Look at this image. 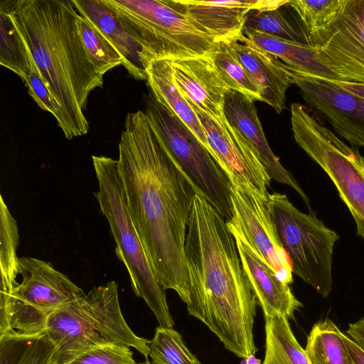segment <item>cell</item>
<instances>
[{
    "mask_svg": "<svg viewBox=\"0 0 364 364\" xmlns=\"http://www.w3.org/2000/svg\"><path fill=\"white\" fill-rule=\"evenodd\" d=\"M347 336L364 350V317L348 325Z\"/></svg>",
    "mask_w": 364,
    "mask_h": 364,
    "instance_id": "cell-35",
    "label": "cell"
},
{
    "mask_svg": "<svg viewBox=\"0 0 364 364\" xmlns=\"http://www.w3.org/2000/svg\"><path fill=\"white\" fill-rule=\"evenodd\" d=\"M147 83L154 99L177 116L210 153L203 127L196 114L177 87L168 59L151 60L146 68Z\"/></svg>",
    "mask_w": 364,
    "mask_h": 364,
    "instance_id": "cell-21",
    "label": "cell"
},
{
    "mask_svg": "<svg viewBox=\"0 0 364 364\" xmlns=\"http://www.w3.org/2000/svg\"><path fill=\"white\" fill-rule=\"evenodd\" d=\"M18 262L22 281L13 290L0 336L45 333L51 314L85 295L80 287L48 262L23 257Z\"/></svg>",
    "mask_w": 364,
    "mask_h": 364,
    "instance_id": "cell-10",
    "label": "cell"
},
{
    "mask_svg": "<svg viewBox=\"0 0 364 364\" xmlns=\"http://www.w3.org/2000/svg\"><path fill=\"white\" fill-rule=\"evenodd\" d=\"M185 254L188 313L237 357L255 355V296L226 220L198 193L189 218Z\"/></svg>",
    "mask_w": 364,
    "mask_h": 364,
    "instance_id": "cell-2",
    "label": "cell"
},
{
    "mask_svg": "<svg viewBox=\"0 0 364 364\" xmlns=\"http://www.w3.org/2000/svg\"><path fill=\"white\" fill-rule=\"evenodd\" d=\"M231 232L235 237L242 267L264 318L276 315L283 316L288 319L293 318L294 312L303 305L294 296L289 284L277 278L269 264L239 234Z\"/></svg>",
    "mask_w": 364,
    "mask_h": 364,
    "instance_id": "cell-19",
    "label": "cell"
},
{
    "mask_svg": "<svg viewBox=\"0 0 364 364\" xmlns=\"http://www.w3.org/2000/svg\"><path fill=\"white\" fill-rule=\"evenodd\" d=\"M0 63L24 81L31 67V55L12 19L6 1H0Z\"/></svg>",
    "mask_w": 364,
    "mask_h": 364,
    "instance_id": "cell-28",
    "label": "cell"
},
{
    "mask_svg": "<svg viewBox=\"0 0 364 364\" xmlns=\"http://www.w3.org/2000/svg\"><path fill=\"white\" fill-rule=\"evenodd\" d=\"M346 341L351 359V364H364V350L352 341L347 335Z\"/></svg>",
    "mask_w": 364,
    "mask_h": 364,
    "instance_id": "cell-36",
    "label": "cell"
},
{
    "mask_svg": "<svg viewBox=\"0 0 364 364\" xmlns=\"http://www.w3.org/2000/svg\"><path fill=\"white\" fill-rule=\"evenodd\" d=\"M242 33L255 46L291 68L314 77L338 80L322 63L314 46L277 38L254 30L243 29Z\"/></svg>",
    "mask_w": 364,
    "mask_h": 364,
    "instance_id": "cell-22",
    "label": "cell"
},
{
    "mask_svg": "<svg viewBox=\"0 0 364 364\" xmlns=\"http://www.w3.org/2000/svg\"><path fill=\"white\" fill-rule=\"evenodd\" d=\"M245 364H261V361L255 357V355L248 356L245 359Z\"/></svg>",
    "mask_w": 364,
    "mask_h": 364,
    "instance_id": "cell-38",
    "label": "cell"
},
{
    "mask_svg": "<svg viewBox=\"0 0 364 364\" xmlns=\"http://www.w3.org/2000/svg\"><path fill=\"white\" fill-rule=\"evenodd\" d=\"M192 23L215 42L242 35L249 11L278 7L287 1L176 0Z\"/></svg>",
    "mask_w": 364,
    "mask_h": 364,
    "instance_id": "cell-16",
    "label": "cell"
},
{
    "mask_svg": "<svg viewBox=\"0 0 364 364\" xmlns=\"http://www.w3.org/2000/svg\"><path fill=\"white\" fill-rule=\"evenodd\" d=\"M262 364H311L295 338L288 318L283 316L265 318V354Z\"/></svg>",
    "mask_w": 364,
    "mask_h": 364,
    "instance_id": "cell-26",
    "label": "cell"
},
{
    "mask_svg": "<svg viewBox=\"0 0 364 364\" xmlns=\"http://www.w3.org/2000/svg\"><path fill=\"white\" fill-rule=\"evenodd\" d=\"M257 89L262 102L279 114L285 108L286 92L292 83L289 67L252 43L243 33L225 41Z\"/></svg>",
    "mask_w": 364,
    "mask_h": 364,
    "instance_id": "cell-15",
    "label": "cell"
},
{
    "mask_svg": "<svg viewBox=\"0 0 364 364\" xmlns=\"http://www.w3.org/2000/svg\"><path fill=\"white\" fill-rule=\"evenodd\" d=\"M46 332L56 346L55 364H67L88 350L110 344L132 347L146 360L149 355V341L136 335L123 316L114 281L93 287L55 311Z\"/></svg>",
    "mask_w": 364,
    "mask_h": 364,
    "instance_id": "cell-4",
    "label": "cell"
},
{
    "mask_svg": "<svg viewBox=\"0 0 364 364\" xmlns=\"http://www.w3.org/2000/svg\"><path fill=\"white\" fill-rule=\"evenodd\" d=\"M344 3L345 0L289 1L309 39L335 20Z\"/></svg>",
    "mask_w": 364,
    "mask_h": 364,
    "instance_id": "cell-31",
    "label": "cell"
},
{
    "mask_svg": "<svg viewBox=\"0 0 364 364\" xmlns=\"http://www.w3.org/2000/svg\"><path fill=\"white\" fill-rule=\"evenodd\" d=\"M291 122L296 142L333 182L364 240V157L302 104L291 105Z\"/></svg>",
    "mask_w": 364,
    "mask_h": 364,
    "instance_id": "cell-7",
    "label": "cell"
},
{
    "mask_svg": "<svg viewBox=\"0 0 364 364\" xmlns=\"http://www.w3.org/2000/svg\"><path fill=\"white\" fill-rule=\"evenodd\" d=\"M138 364H152L149 360H146L144 362L139 363Z\"/></svg>",
    "mask_w": 364,
    "mask_h": 364,
    "instance_id": "cell-39",
    "label": "cell"
},
{
    "mask_svg": "<svg viewBox=\"0 0 364 364\" xmlns=\"http://www.w3.org/2000/svg\"><path fill=\"white\" fill-rule=\"evenodd\" d=\"M331 80L341 89L364 99V82H353L336 80Z\"/></svg>",
    "mask_w": 364,
    "mask_h": 364,
    "instance_id": "cell-37",
    "label": "cell"
},
{
    "mask_svg": "<svg viewBox=\"0 0 364 364\" xmlns=\"http://www.w3.org/2000/svg\"><path fill=\"white\" fill-rule=\"evenodd\" d=\"M98 181L96 198L107 218L116 242V255L126 266L132 287L144 300L159 326L173 328L164 290L157 282L129 214L118 161L104 156H92Z\"/></svg>",
    "mask_w": 364,
    "mask_h": 364,
    "instance_id": "cell-5",
    "label": "cell"
},
{
    "mask_svg": "<svg viewBox=\"0 0 364 364\" xmlns=\"http://www.w3.org/2000/svg\"><path fill=\"white\" fill-rule=\"evenodd\" d=\"M67 364H138L127 346L110 344L88 350Z\"/></svg>",
    "mask_w": 364,
    "mask_h": 364,
    "instance_id": "cell-34",
    "label": "cell"
},
{
    "mask_svg": "<svg viewBox=\"0 0 364 364\" xmlns=\"http://www.w3.org/2000/svg\"><path fill=\"white\" fill-rule=\"evenodd\" d=\"M134 33L149 65L155 59L207 55L215 43L200 31L176 0H102Z\"/></svg>",
    "mask_w": 364,
    "mask_h": 364,
    "instance_id": "cell-6",
    "label": "cell"
},
{
    "mask_svg": "<svg viewBox=\"0 0 364 364\" xmlns=\"http://www.w3.org/2000/svg\"><path fill=\"white\" fill-rule=\"evenodd\" d=\"M243 29L254 30L271 36L310 45L309 37L289 4L278 7L252 9L245 16Z\"/></svg>",
    "mask_w": 364,
    "mask_h": 364,
    "instance_id": "cell-24",
    "label": "cell"
},
{
    "mask_svg": "<svg viewBox=\"0 0 364 364\" xmlns=\"http://www.w3.org/2000/svg\"><path fill=\"white\" fill-rule=\"evenodd\" d=\"M346 336L328 318L316 323L304 349L311 364H351Z\"/></svg>",
    "mask_w": 364,
    "mask_h": 364,
    "instance_id": "cell-27",
    "label": "cell"
},
{
    "mask_svg": "<svg viewBox=\"0 0 364 364\" xmlns=\"http://www.w3.org/2000/svg\"><path fill=\"white\" fill-rule=\"evenodd\" d=\"M31 65L29 73L23 81L28 88V95L41 109L49 112L55 117L58 125L63 132L65 122L63 109L45 85L33 58L31 59Z\"/></svg>",
    "mask_w": 364,
    "mask_h": 364,
    "instance_id": "cell-33",
    "label": "cell"
},
{
    "mask_svg": "<svg viewBox=\"0 0 364 364\" xmlns=\"http://www.w3.org/2000/svg\"><path fill=\"white\" fill-rule=\"evenodd\" d=\"M18 231L16 221L0 196V320L8 315L11 294L17 285L19 257L17 256Z\"/></svg>",
    "mask_w": 364,
    "mask_h": 364,
    "instance_id": "cell-23",
    "label": "cell"
},
{
    "mask_svg": "<svg viewBox=\"0 0 364 364\" xmlns=\"http://www.w3.org/2000/svg\"><path fill=\"white\" fill-rule=\"evenodd\" d=\"M309 41L338 80L364 82V0H345L335 20Z\"/></svg>",
    "mask_w": 364,
    "mask_h": 364,
    "instance_id": "cell-13",
    "label": "cell"
},
{
    "mask_svg": "<svg viewBox=\"0 0 364 364\" xmlns=\"http://www.w3.org/2000/svg\"><path fill=\"white\" fill-rule=\"evenodd\" d=\"M118 170L133 224L155 277L186 304L185 245L198 188L152 130L144 111L128 113Z\"/></svg>",
    "mask_w": 364,
    "mask_h": 364,
    "instance_id": "cell-1",
    "label": "cell"
},
{
    "mask_svg": "<svg viewBox=\"0 0 364 364\" xmlns=\"http://www.w3.org/2000/svg\"><path fill=\"white\" fill-rule=\"evenodd\" d=\"M255 101L245 95L228 89L224 112L229 123L236 128L257 154L271 179L291 186L309 206V199L292 174L280 163L266 139Z\"/></svg>",
    "mask_w": 364,
    "mask_h": 364,
    "instance_id": "cell-17",
    "label": "cell"
},
{
    "mask_svg": "<svg viewBox=\"0 0 364 364\" xmlns=\"http://www.w3.org/2000/svg\"><path fill=\"white\" fill-rule=\"evenodd\" d=\"M208 55L228 89L237 91L254 101H262L257 89L226 41L215 42Z\"/></svg>",
    "mask_w": 364,
    "mask_h": 364,
    "instance_id": "cell-29",
    "label": "cell"
},
{
    "mask_svg": "<svg viewBox=\"0 0 364 364\" xmlns=\"http://www.w3.org/2000/svg\"><path fill=\"white\" fill-rule=\"evenodd\" d=\"M304 101L352 146H364V99L331 80L314 77L288 66Z\"/></svg>",
    "mask_w": 364,
    "mask_h": 364,
    "instance_id": "cell-14",
    "label": "cell"
},
{
    "mask_svg": "<svg viewBox=\"0 0 364 364\" xmlns=\"http://www.w3.org/2000/svg\"><path fill=\"white\" fill-rule=\"evenodd\" d=\"M188 102L203 127L210 154L231 184L268 198L267 189L272 179L241 133L227 119L213 118L191 102Z\"/></svg>",
    "mask_w": 364,
    "mask_h": 364,
    "instance_id": "cell-12",
    "label": "cell"
},
{
    "mask_svg": "<svg viewBox=\"0 0 364 364\" xmlns=\"http://www.w3.org/2000/svg\"><path fill=\"white\" fill-rule=\"evenodd\" d=\"M144 112L164 146L202 195L224 218H232L231 183L194 134L151 94Z\"/></svg>",
    "mask_w": 364,
    "mask_h": 364,
    "instance_id": "cell-9",
    "label": "cell"
},
{
    "mask_svg": "<svg viewBox=\"0 0 364 364\" xmlns=\"http://www.w3.org/2000/svg\"><path fill=\"white\" fill-rule=\"evenodd\" d=\"M174 81L182 95L216 119H225L224 100L228 90L208 54L168 60Z\"/></svg>",
    "mask_w": 364,
    "mask_h": 364,
    "instance_id": "cell-18",
    "label": "cell"
},
{
    "mask_svg": "<svg viewBox=\"0 0 364 364\" xmlns=\"http://www.w3.org/2000/svg\"><path fill=\"white\" fill-rule=\"evenodd\" d=\"M6 1L45 85L63 109L65 136L86 134L90 125L83 109L91 91L102 87L103 77L84 47L72 0Z\"/></svg>",
    "mask_w": 364,
    "mask_h": 364,
    "instance_id": "cell-3",
    "label": "cell"
},
{
    "mask_svg": "<svg viewBox=\"0 0 364 364\" xmlns=\"http://www.w3.org/2000/svg\"><path fill=\"white\" fill-rule=\"evenodd\" d=\"M80 15L91 22L121 56L129 74L146 80L144 50L134 33L102 0H72Z\"/></svg>",
    "mask_w": 364,
    "mask_h": 364,
    "instance_id": "cell-20",
    "label": "cell"
},
{
    "mask_svg": "<svg viewBox=\"0 0 364 364\" xmlns=\"http://www.w3.org/2000/svg\"><path fill=\"white\" fill-rule=\"evenodd\" d=\"M269 205L292 272L322 296L332 289V256L339 235L314 213L299 210L287 195L269 194Z\"/></svg>",
    "mask_w": 364,
    "mask_h": 364,
    "instance_id": "cell-8",
    "label": "cell"
},
{
    "mask_svg": "<svg viewBox=\"0 0 364 364\" xmlns=\"http://www.w3.org/2000/svg\"><path fill=\"white\" fill-rule=\"evenodd\" d=\"M149 348L152 364H201L173 328L157 327Z\"/></svg>",
    "mask_w": 364,
    "mask_h": 364,
    "instance_id": "cell-30",
    "label": "cell"
},
{
    "mask_svg": "<svg viewBox=\"0 0 364 364\" xmlns=\"http://www.w3.org/2000/svg\"><path fill=\"white\" fill-rule=\"evenodd\" d=\"M55 351L47 332L0 336V364H51Z\"/></svg>",
    "mask_w": 364,
    "mask_h": 364,
    "instance_id": "cell-25",
    "label": "cell"
},
{
    "mask_svg": "<svg viewBox=\"0 0 364 364\" xmlns=\"http://www.w3.org/2000/svg\"><path fill=\"white\" fill-rule=\"evenodd\" d=\"M78 26L84 47L100 76L123 64L119 54L100 31L80 14Z\"/></svg>",
    "mask_w": 364,
    "mask_h": 364,
    "instance_id": "cell-32",
    "label": "cell"
},
{
    "mask_svg": "<svg viewBox=\"0 0 364 364\" xmlns=\"http://www.w3.org/2000/svg\"><path fill=\"white\" fill-rule=\"evenodd\" d=\"M230 202L232 218L226 220L229 230L239 234L280 281L291 284V264L279 237L268 198L231 184Z\"/></svg>",
    "mask_w": 364,
    "mask_h": 364,
    "instance_id": "cell-11",
    "label": "cell"
},
{
    "mask_svg": "<svg viewBox=\"0 0 364 364\" xmlns=\"http://www.w3.org/2000/svg\"><path fill=\"white\" fill-rule=\"evenodd\" d=\"M51 364H55V363H51Z\"/></svg>",
    "mask_w": 364,
    "mask_h": 364,
    "instance_id": "cell-40",
    "label": "cell"
}]
</instances>
